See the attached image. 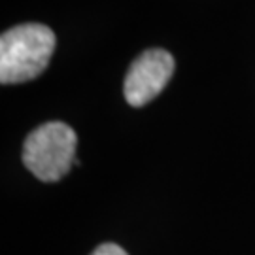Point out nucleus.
Returning <instances> with one entry per match:
<instances>
[{
  "mask_svg": "<svg viewBox=\"0 0 255 255\" xmlns=\"http://www.w3.org/2000/svg\"><path fill=\"white\" fill-rule=\"evenodd\" d=\"M57 46L53 30L42 23H25L0 38V82L25 83L47 68Z\"/></svg>",
  "mask_w": 255,
  "mask_h": 255,
  "instance_id": "nucleus-1",
  "label": "nucleus"
},
{
  "mask_svg": "<svg viewBox=\"0 0 255 255\" xmlns=\"http://www.w3.org/2000/svg\"><path fill=\"white\" fill-rule=\"evenodd\" d=\"M91 255H128V254L123 250V248H119L118 244L108 242V244H102V246L97 248Z\"/></svg>",
  "mask_w": 255,
  "mask_h": 255,
  "instance_id": "nucleus-4",
  "label": "nucleus"
},
{
  "mask_svg": "<svg viewBox=\"0 0 255 255\" xmlns=\"http://www.w3.org/2000/svg\"><path fill=\"white\" fill-rule=\"evenodd\" d=\"M78 136L63 121L34 128L23 144V164L42 182H59L76 164Z\"/></svg>",
  "mask_w": 255,
  "mask_h": 255,
  "instance_id": "nucleus-2",
  "label": "nucleus"
},
{
  "mask_svg": "<svg viewBox=\"0 0 255 255\" xmlns=\"http://www.w3.org/2000/svg\"><path fill=\"white\" fill-rule=\"evenodd\" d=\"M174 57L164 49H147L130 64L123 93L130 106L140 108L151 102L166 87L174 74Z\"/></svg>",
  "mask_w": 255,
  "mask_h": 255,
  "instance_id": "nucleus-3",
  "label": "nucleus"
}]
</instances>
